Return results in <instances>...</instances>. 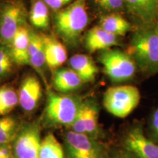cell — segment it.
I'll list each match as a JSON object with an SVG mask.
<instances>
[{"label":"cell","instance_id":"6da1fadb","mask_svg":"<svg viewBox=\"0 0 158 158\" xmlns=\"http://www.w3.org/2000/svg\"><path fill=\"white\" fill-rule=\"evenodd\" d=\"M157 23L137 27L130 39L128 54L134 59L137 67L147 75L158 73Z\"/></svg>","mask_w":158,"mask_h":158},{"label":"cell","instance_id":"7a4b0ae2","mask_svg":"<svg viewBox=\"0 0 158 158\" xmlns=\"http://www.w3.org/2000/svg\"><path fill=\"white\" fill-rule=\"evenodd\" d=\"M87 0H74L72 3L54 13V30L61 39L70 45L78 43L89 23Z\"/></svg>","mask_w":158,"mask_h":158},{"label":"cell","instance_id":"3957f363","mask_svg":"<svg viewBox=\"0 0 158 158\" xmlns=\"http://www.w3.org/2000/svg\"><path fill=\"white\" fill-rule=\"evenodd\" d=\"M78 98L48 89L44 110L45 122L52 127H71L82 104Z\"/></svg>","mask_w":158,"mask_h":158},{"label":"cell","instance_id":"277c9868","mask_svg":"<svg viewBox=\"0 0 158 158\" xmlns=\"http://www.w3.org/2000/svg\"><path fill=\"white\" fill-rule=\"evenodd\" d=\"M98 59L112 82H125L135 76L137 65L128 53L117 48H108L100 51Z\"/></svg>","mask_w":158,"mask_h":158},{"label":"cell","instance_id":"5b68a950","mask_svg":"<svg viewBox=\"0 0 158 158\" xmlns=\"http://www.w3.org/2000/svg\"><path fill=\"white\" fill-rule=\"evenodd\" d=\"M141 99L138 89L132 85H120L107 89L103 106L108 112L118 118H125L137 107Z\"/></svg>","mask_w":158,"mask_h":158},{"label":"cell","instance_id":"8992f818","mask_svg":"<svg viewBox=\"0 0 158 158\" xmlns=\"http://www.w3.org/2000/svg\"><path fill=\"white\" fill-rule=\"evenodd\" d=\"M27 8L21 0H3L0 2V42L10 46L17 31L27 23Z\"/></svg>","mask_w":158,"mask_h":158},{"label":"cell","instance_id":"52a82bcc","mask_svg":"<svg viewBox=\"0 0 158 158\" xmlns=\"http://www.w3.org/2000/svg\"><path fill=\"white\" fill-rule=\"evenodd\" d=\"M41 141L38 124H23L19 127L16 137L12 143L15 158H37Z\"/></svg>","mask_w":158,"mask_h":158},{"label":"cell","instance_id":"ba28073f","mask_svg":"<svg viewBox=\"0 0 158 158\" xmlns=\"http://www.w3.org/2000/svg\"><path fill=\"white\" fill-rule=\"evenodd\" d=\"M64 142L68 158H104L100 144L86 134L70 130L65 134Z\"/></svg>","mask_w":158,"mask_h":158},{"label":"cell","instance_id":"9c48e42d","mask_svg":"<svg viewBox=\"0 0 158 158\" xmlns=\"http://www.w3.org/2000/svg\"><path fill=\"white\" fill-rule=\"evenodd\" d=\"M124 146L138 158H158V144L148 139L140 127L129 130L124 139Z\"/></svg>","mask_w":158,"mask_h":158},{"label":"cell","instance_id":"30bf717a","mask_svg":"<svg viewBox=\"0 0 158 158\" xmlns=\"http://www.w3.org/2000/svg\"><path fill=\"white\" fill-rule=\"evenodd\" d=\"M126 12L135 21L137 27L157 23V0H124Z\"/></svg>","mask_w":158,"mask_h":158},{"label":"cell","instance_id":"8fae6325","mask_svg":"<svg viewBox=\"0 0 158 158\" xmlns=\"http://www.w3.org/2000/svg\"><path fill=\"white\" fill-rule=\"evenodd\" d=\"M17 92L19 105L27 112L32 111L37 108L43 94L40 82L35 76L25 77Z\"/></svg>","mask_w":158,"mask_h":158},{"label":"cell","instance_id":"7c38bea8","mask_svg":"<svg viewBox=\"0 0 158 158\" xmlns=\"http://www.w3.org/2000/svg\"><path fill=\"white\" fill-rule=\"evenodd\" d=\"M84 44L89 52L94 53L119 45V37L108 32L98 25L86 31L84 37Z\"/></svg>","mask_w":158,"mask_h":158},{"label":"cell","instance_id":"4fadbf2b","mask_svg":"<svg viewBox=\"0 0 158 158\" xmlns=\"http://www.w3.org/2000/svg\"><path fill=\"white\" fill-rule=\"evenodd\" d=\"M29 37L30 29L26 23L19 29L9 46L13 62L19 66L29 64Z\"/></svg>","mask_w":158,"mask_h":158},{"label":"cell","instance_id":"5bb4252c","mask_svg":"<svg viewBox=\"0 0 158 158\" xmlns=\"http://www.w3.org/2000/svg\"><path fill=\"white\" fill-rule=\"evenodd\" d=\"M45 56L46 66L51 70L55 71L68 59V52L63 43L56 37L43 35Z\"/></svg>","mask_w":158,"mask_h":158},{"label":"cell","instance_id":"9a60e30c","mask_svg":"<svg viewBox=\"0 0 158 158\" xmlns=\"http://www.w3.org/2000/svg\"><path fill=\"white\" fill-rule=\"evenodd\" d=\"M29 64L45 79L44 67L46 65L45 56V47L43 35H40L37 31L30 29L29 45Z\"/></svg>","mask_w":158,"mask_h":158},{"label":"cell","instance_id":"2e32d148","mask_svg":"<svg viewBox=\"0 0 158 158\" xmlns=\"http://www.w3.org/2000/svg\"><path fill=\"white\" fill-rule=\"evenodd\" d=\"M52 83L58 92L68 93L78 89L84 82L71 68H60L54 71Z\"/></svg>","mask_w":158,"mask_h":158},{"label":"cell","instance_id":"e0dca14e","mask_svg":"<svg viewBox=\"0 0 158 158\" xmlns=\"http://www.w3.org/2000/svg\"><path fill=\"white\" fill-rule=\"evenodd\" d=\"M70 66L76 73L84 83L92 82L95 80L98 68L89 55L78 54L71 56Z\"/></svg>","mask_w":158,"mask_h":158},{"label":"cell","instance_id":"ac0fdd59","mask_svg":"<svg viewBox=\"0 0 158 158\" xmlns=\"http://www.w3.org/2000/svg\"><path fill=\"white\" fill-rule=\"evenodd\" d=\"M99 26L108 32L117 36H124L132 30L133 26L121 13H110L101 15Z\"/></svg>","mask_w":158,"mask_h":158},{"label":"cell","instance_id":"d6986e66","mask_svg":"<svg viewBox=\"0 0 158 158\" xmlns=\"http://www.w3.org/2000/svg\"><path fill=\"white\" fill-rule=\"evenodd\" d=\"M49 7L43 0H32L28 13L29 22L35 28L45 30L50 24Z\"/></svg>","mask_w":158,"mask_h":158},{"label":"cell","instance_id":"ffe728a7","mask_svg":"<svg viewBox=\"0 0 158 158\" xmlns=\"http://www.w3.org/2000/svg\"><path fill=\"white\" fill-rule=\"evenodd\" d=\"M37 158H64L62 146L54 134L48 133L41 141Z\"/></svg>","mask_w":158,"mask_h":158},{"label":"cell","instance_id":"44dd1931","mask_svg":"<svg viewBox=\"0 0 158 158\" xmlns=\"http://www.w3.org/2000/svg\"><path fill=\"white\" fill-rule=\"evenodd\" d=\"M86 135L94 138L98 133V108L92 100L83 101Z\"/></svg>","mask_w":158,"mask_h":158},{"label":"cell","instance_id":"7402d4cb","mask_svg":"<svg viewBox=\"0 0 158 158\" xmlns=\"http://www.w3.org/2000/svg\"><path fill=\"white\" fill-rule=\"evenodd\" d=\"M19 104L18 92L10 85L0 86V116H6Z\"/></svg>","mask_w":158,"mask_h":158},{"label":"cell","instance_id":"603a6c76","mask_svg":"<svg viewBox=\"0 0 158 158\" xmlns=\"http://www.w3.org/2000/svg\"><path fill=\"white\" fill-rule=\"evenodd\" d=\"M19 126L10 116L0 117V144H10L16 137Z\"/></svg>","mask_w":158,"mask_h":158},{"label":"cell","instance_id":"cb8c5ba5","mask_svg":"<svg viewBox=\"0 0 158 158\" xmlns=\"http://www.w3.org/2000/svg\"><path fill=\"white\" fill-rule=\"evenodd\" d=\"M92 5L102 15L126 12L124 0H91Z\"/></svg>","mask_w":158,"mask_h":158},{"label":"cell","instance_id":"d4e9b609","mask_svg":"<svg viewBox=\"0 0 158 158\" xmlns=\"http://www.w3.org/2000/svg\"><path fill=\"white\" fill-rule=\"evenodd\" d=\"M14 64L9 47L0 42V81L9 76Z\"/></svg>","mask_w":158,"mask_h":158},{"label":"cell","instance_id":"484cf974","mask_svg":"<svg viewBox=\"0 0 158 158\" xmlns=\"http://www.w3.org/2000/svg\"><path fill=\"white\" fill-rule=\"evenodd\" d=\"M43 1L46 4L49 9L56 12L67 7L74 0H43Z\"/></svg>","mask_w":158,"mask_h":158},{"label":"cell","instance_id":"4316f807","mask_svg":"<svg viewBox=\"0 0 158 158\" xmlns=\"http://www.w3.org/2000/svg\"><path fill=\"white\" fill-rule=\"evenodd\" d=\"M0 158H15L13 152L12 143L0 144Z\"/></svg>","mask_w":158,"mask_h":158},{"label":"cell","instance_id":"83f0119b","mask_svg":"<svg viewBox=\"0 0 158 158\" xmlns=\"http://www.w3.org/2000/svg\"><path fill=\"white\" fill-rule=\"evenodd\" d=\"M152 129L153 133L158 138V108L155 110L152 117Z\"/></svg>","mask_w":158,"mask_h":158},{"label":"cell","instance_id":"f1b7e54d","mask_svg":"<svg viewBox=\"0 0 158 158\" xmlns=\"http://www.w3.org/2000/svg\"><path fill=\"white\" fill-rule=\"evenodd\" d=\"M113 158H138L136 156L130 152L128 150H121V151H118L115 155L114 156Z\"/></svg>","mask_w":158,"mask_h":158},{"label":"cell","instance_id":"f546056e","mask_svg":"<svg viewBox=\"0 0 158 158\" xmlns=\"http://www.w3.org/2000/svg\"><path fill=\"white\" fill-rule=\"evenodd\" d=\"M157 19L158 22V0H157Z\"/></svg>","mask_w":158,"mask_h":158},{"label":"cell","instance_id":"4dcf8cb0","mask_svg":"<svg viewBox=\"0 0 158 158\" xmlns=\"http://www.w3.org/2000/svg\"><path fill=\"white\" fill-rule=\"evenodd\" d=\"M157 32H158V22L157 23Z\"/></svg>","mask_w":158,"mask_h":158}]
</instances>
